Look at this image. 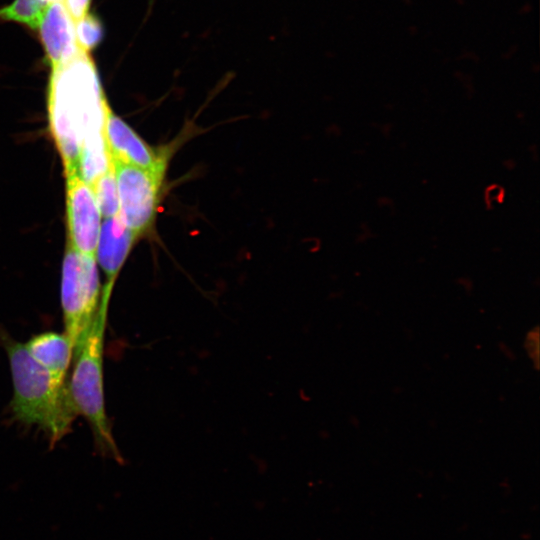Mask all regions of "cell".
Returning a JSON list of instances; mask_svg holds the SVG:
<instances>
[{
    "label": "cell",
    "mask_w": 540,
    "mask_h": 540,
    "mask_svg": "<svg viewBox=\"0 0 540 540\" xmlns=\"http://www.w3.org/2000/svg\"><path fill=\"white\" fill-rule=\"evenodd\" d=\"M52 137L65 174L94 179L111 164L104 136L108 102L89 53L81 52L52 67L48 95Z\"/></svg>",
    "instance_id": "6da1fadb"
},
{
    "label": "cell",
    "mask_w": 540,
    "mask_h": 540,
    "mask_svg": "<svg viewBox=\"0 0 540 540\" xmlns=\"http://www.w3.org/2000/svg\"><path fill=\"white\" fill-rule=\"evenodd\" d=\"M13 383L10 410L14 420L42 430L53 446L66 436L77 416L68 380L53 376L28 352L25 345L0 331Z\"/></svg>",
    "instance_id": "7a4b0ae2"
},
{
    "label": "cell",
    "mask_w": 540,
    "mask_h": 540,
    "mask_svg": "<svg viewBox=\"0 0 540 540\" xmlns=\"http://www.w3.org/2000/svg\"><path fill=\"white\" fill-rule=\"evenodd\" d=\"M110 298L101 295L90 329L73 353L68 388L76 413L89 423L99 452L119 460L104 402L103 349Z\"/></svg>",
    "instance_id": "3957f363"
},
{
    "label": "cell",
    "mask_w": 540,
    "mask_h": 540,
    "mask_svg": "<svg viewBox=\"0 0 540 540\" xmlns=\"http://www.w3.org/2000/svg\"><path fill=\"white\" fill-rule=\"evenodd\" d=\"M102 288L95 257L67 247L61 273L64 333L73 353L86 337L100 306Z\"/></svg>",
    "instance_id": "277c9868"
},
{
    "label": "cell",
    "mask_w": 540,
    "mask_h": 540,
    "mask_svg": "<svg viewBox=\"0 0 540 540\" xmlns=\"http://www.w3.org/2000/svg\"><path fill=\"white\" fill-rule=\"evenodd\" d=\"M119 200V217L138 238L155 225L166 169H145L112 161Z\"/></svg>",
    "instance_id": "5b68a950"
},
{
    "label": "cell",
    "mask_w": 540,
    "mask_h": 540,
    "mask_svg": "<svg viewBox=\"0 0 540 540\" xmlns=\"http://www.w3.org/2000/svg\"><path fill=\"white\" fill-rule=\"evenodd\" d=\"M65 175L68 246L96 258L102 215L95 194L79 173Z\"/></svg>",
    "instance_id": "8992f818"
},
{
    "label": "cell",
    "mask_w": 540,
    "mask_h": 540,
    "mask_svg": "<svg viewBox=\"0 0 540 540\" xmlns=\"http://www.w3.org/2000/svg\"><path fill=\"white\" fill-rule=\"evenodd\" d=\"M104 136L112 161L145 169H167L172 150L169 146L154 148L142 139L110 108L104 122Z\"/></svg>",
    "instance_id": "52a82bcc"
},
{
    "label": "cell",
    "mask_w": 540,
    "mask_h": 540,
    "mask_svg": "<svg viewBox=\"0 0 540 540\" xmlns=\"http://www.w3.org/2000/svg\"><path fill=\"white\" fill-rule=\"evenodd\" d=\"M37 30L51 67L84 52L77 43L75 21L62 0L48 6Z\"/></svg>",
    "instance_id": "ba28073f"
},
{
    "label": "cell",
    "mask_w": 540,
    "mask_h": 540,
    "mask_svg": "<svg viewBox=\"0 0 540 540\" xmlns=\"http://www.w3.org/2000/svg\"><path fill=\"white\" fill-rule=\"evenodd\" d=\"M138 239L119 215L104 218L96 250V260L106 276L103 288L113 290L117 276Z\"/></svg>",
    "instance_id": "9c48e42d"
},
{
    "label": "cell",
    "mask_w": 540,
    "mask_h": 540,
    "mask_svg": "<svg viewBox=\"0 0 540 540\" xmlns=\"http://www.w3.org/2000/svg\"><path fill=\"white\" fill-rule=\"evenodd\" d=\"M24 345L30 355L53 376L68 380L73 347L64 332H42L33 335Z\"/></svg>",
    "instance_id": "30bf717a"
},
{
    "label": "cell",
    "mask_w": 540,
    "mask_h": 540,
    "mask_svg": "<svg viewBox=\"0 0 540 540\" xmlns=\"http://www.w3.org/2000/svg\"><path fill=\"white\" fill-rule=\"evenodd\" d=\"M54 0H13L0 8V19L25 24L37 29L48 6Z\"/></svg>",
    "instance_id": "8fae6325"
},
{
    "label": "cell",
    "mask_w": 540,
    "mask_h": 540,
    "mask_svg": "<svg viewBox=\"0 0 540 540\" xmlns=\"http://www.w3.org/2000/svg\"><path fill=\"white\" fill-rule=\"evenodd\" d=\"M101 215L114 217L119 213V200L113 166L101 174L91 185Z\"/></svg>",
    "instance_id": "7c38bea8"
},
{
    "label": "cell",
    "mask_w": 540,
    "mask_h": 540,
    "mask_svg": "<svg viewBox=\"0 0 540 540\" xmlns=\"http://www.w3.org/2000/svg\"><path fill=\"white\" fill-rule=\"evenodd\" d=\"M75 33L80 49L90 54L103 40L105 29L99 17L89 12L75 21Z\"/></svg>",
    "instance_id": "4fadbf2b"
},
{
    "label": "cell",
    "mask_w": 540,
    "mask_h": 540,
    "mask_svg": "<svg viewBox=\"0 0 540 540\" xmlns=\"http://www.w3.org/2000/svg\"><path fill=\"white\" fill-rule=\"evenodd\" d=\"M69 14L77 21L89 13L92 0H62Z\"/></svg>",
    "instance_id": "5bb4252c"
},
{
    "label": "cell",
    "mask_w": 540,
    "mask_h": 540,
    "mask_svg": "<svg viewBox=\"0 0 540 540\" xmlns=\"http://www.w3.org/2000/svg\"><path fill=\"white\" fill-rule=\"evenodd\" d=\"M504 191L499 185H491L485 191V200L490 207H494L503 200Z\"/></svg>",
    "instance_id": "9a60e30c"
}]
</instances>
